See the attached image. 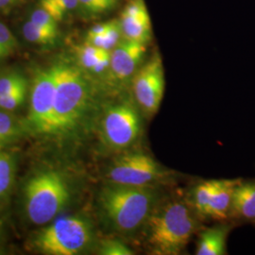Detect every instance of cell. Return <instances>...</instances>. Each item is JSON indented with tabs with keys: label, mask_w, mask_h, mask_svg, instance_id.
<instances>
[{
	"label": "cell",
	"mask_w": 255,
	"mask_h": 255,
	"mask_svg": "<svg viewBox=\"0 0 255 255\" xmlns=\"http://www.w3.org/2000/svg\"><path fill=\"white\" fill-rule=\"evenodd\" d=\"M55 76L54 115L52 134L76 127L90 102V83L81 67L69 62L52 65Z\"/></svg>",
	"instance_id": "obj_1"
},
{
	"label": "cell",
	"mask_w": 255,
	"mask_h": 255,
	"mask_svg": "<svg viewBox=\"0 0 255 255\" xmlns=\"http://www.w3.org/2000/svg\"><path fill=\"white\" fill-rule=\"evenodd\" d=\"M156 196L150 186H129L113 183L102 189L101 209L111 224L120 232L140 228L151 216Z\"/></svg>",
	"instance_id": "obj_2"
},
{
	"label": "cell",
	"mask_w": 255,
	"mask_h": 255,
	"mask_svg": "<svg viewBox=\"0 0 255 255\" xmlns=\"http://www.w3.org/2000/svg\"><path fill=\"white\" fill-rule=\"evenodd\" d=\"M195 228L190 209L182 202H169L147 219V244L156 255H180Z\"/></svg>",
	"instance_id": "obj_3"
},
{
	"label": "cell",
	"mask_w": 255,
	"mask_h": 255,
	"mask_svg": "<svg viewBox=\"0 0 255 255\" xmlns=\"http://www.w3.org/2000/svg\"><path fill=\"white\" fill-rule=\"evenodd\" d=\"M70 199L64 177L53 170L35 174L25 187V209L28 219L44 225L60 214Z\"/></svg>",
	"instance_id": "obj_4"
},
{
	"label": "cell",
	"mask_w": 255,
	"mask_h": 255,
	"mask_svg": "<svg viewBox=\"0 0 255 255\" xmlns=\"http://www.w3.org/2000/svg\"><path fill=\"white\" fill-rule=\"evenodd\" d=\"M92 226L87 219L77 216L57 219L41 230L34 238L37 249L49 255H76L92 240Z\"/></svg>",
	"instance_id": "obj_5"
},
{
	"label": "cell",
	"mask_w": 255,
	"mask_h": 255,
	"mask_svg": "<svg viewBox=\"0 0 255 255\" xmlns=\"http://www.w3.org/2000/svg\"><path fill=\"white\" fill-rule=\"evenodd\" d=\"M55 76L52 66L38 70L31 85L27 123L37 133L52 134L54 115Z\"/></svg>",
	"instance_id": "obj_6"
},
{
	"label": "cell",
	"mask_w": 255,
	"mask_h": 255,
	"mask_svg": "<svg viewBox=\"0 0 255 255\" xmlns=\"http://www.w3.org/2000/svg\"><path fill=\"white\" fill-rule=\"evenodd\" d=\"M131 83L138 106L147 116H154L161 106L165 86L164 64L159 52L141 65Z\"/></svg>",
	"instance_id": "obj_7"
},
{
	"label": "cell",
	"mask_w": 255,
	"mask_h": 255,
	"mask_svg": "<svg viewBox=\"0 0 255 255\" xmlns=\"http://www.w3.org/2000/svg\"><path fill=\"white\" fill-rule=\"evenodd\" d=\"M141 118L136 107L123 102L107 110L102 120V134L105 142L116 149L131 146L139 136Z\"/></svg>",
	"instance_id": "obj_8"
},
{
	"label": "cell",
	"mask_w": 255,
	"mask_h": 255,
	"mask_svg": "<svg viewBox=\"0 0 255 255\" xmlns=\"http://www.w3.org/2000/svg\"><path fill=\"white\" fill-rule=\"evenodd\" d=\"M167 172L152 157L145 153H128L119 157L110 167L108 177L114 183L129 186H150Z\"/></svg>",
	"instance_id": "obj_9"
},
{
	"label": "cell",
	"mask_w": 255,
	"mask_h": 255,
	"mask_svg": "<svg viewBox=\"0 0 255 255\" xmlns=\"http://www.w3.org/2000/svg\"><path fill=\"white\" fill-rule=\"evenodd\" d=\"M147 45L123 38L111 51L109 71L112 78L120 82L132 80L143 64Z\"/></svg>",
	"instance_id": "obj_10"
},
{
	"label": "cell",
	"mask_w": 255,
	"mask_h": 255,
	"mask_svg": "<svg viewBox=\"0 0 255 255\" xmlns=\"http://www.w3.org/2000/svg\"><path fill=\"white\" fill-rule=\"evenodd\" d=\"M123 38L148 44L152 38V24L145 0H128L119 19Z\"/></svg>",
	"instance_id": "obj_11"
},
{
	"label": "cell",
	"mask_w": 255,
	"mask_h": 255,
	"mask_svg": "<svg viewBox=\"0 0 255 255\" xmlns=\"http://www.w3.org/2000/svg\"><path fill=\"white\" fill-rule=\"evenodd\" d=\"M237 180H216V186L206 216L214 219H225L232 207L235 188L239 183Z\"/></svg>",
	"instance_id": "obj_12"
},
{
	"label": "cell",
	"mask_w": 255,
	"mask_h": 255,
	"mask_svg": "<svg viewBox=\"0 0 255 255\" xmlns=\"http://www.w3.org/2000/svg\"><path fill=\"white\" fill-rule=\"evenodd\" d=\"M76 54L82 68L91 73L101 74L109 70L111 51L85 42L84 45L76 46Z\"/></svg>",
	"instance_id": "obj_13"
},
{
	"label": "cell",
	"mask_w": 255,
	"mask_h": 255,
	"mask_svg": "<svg viewBox=\"0 0 255 255\" xmlns=\"http://www.w3.org/2000/svg\"><path fill=\"white\" fill-rule=\"evenodd\" d=\"M231 209L242 219H255V182L237 184Z\"/></svg>",
	"instance_id": "obj_14"
},
{
	"label": "cell",
	"mask_w": 255,
	"mask_h": 255,
	"mask_svg": "<svg viewBox=\"0 0 255 255\" xmlns=\"http://www.w3.org/2000/svg\"><path fill=\"white\" fill-rule=\"evenodd\" d=\"M228 227H215L208 229L201 234L198 243L196 255H223L226 254V239Z\"/></svg>",
	"instance_id": "obj_15"
},
{
	"label": "cell",
	"mask_w": 255,
	"mask_h": 255,
	"mask_svg": "<svg viewBox=\"0 0 255 255\" xmlns=\"http://www.w3.org/2000/svg\"><path fill=\"white\" fill-rule=\"evenodd\" d=\"M58 33L59 32L39 27L30 21H27L23 27V34L26 40L36 45H52L58 38Z\"/></svg>",
	"instance_id": "obj_16"
},
{
	"label": "cell",
	"mask_w": 255,
	"mask_h": 255,
	"mask_svg": "<svg viewBox=\"0 0 255 255\" xmlns=\"http://www.w3.org/2000/svg\"><path fill=\"white\" fill-rule=\"evenodd\" d=\"M122 39H123V34L120 27V23L119 19H117L113 27H111L107 32L99 36L86 38L85 42L88 44H91L93 46L112 51L116 46H118V44Z\"/></svg>",
	"instance_id": "obj_17"
},
{
	"label": "cell",
	"mask_w": 255,
	"mask_h": 255,
	"mask_svg": "<svg viewBox=\"0 0 255 255\" xmlns=\"http://www.w3.org/2000/svg\"><path fill=\"white\" fill-rule=\"evenodd\" d=\"M216 186V180L201 182L193 193V204L201 215L206 216Z\"/></svg>",
	"instance_id": "obj_18"
},
{
	"label": "cell",
	"mask_w": 255,
	"mask_h": 255,
	"mask_svg": "<svg viewBox=\"0 0 255 255\" xmlns=\"http://www.w3.org/2000/svg\"><path fill=\"white\" fill-rule=\"evenodd\" d=\"M14 178V162L10 155L0 150V197L9 191Z\"/></svg>",
	"instance_id": "obj_19"
},
{
	"label": "cell",
	"mask_w": 255,
	"mask_h": 255,
	"mask_svg": "<svg viewBox=\"0 0 255 255\" xmlns=\"http://www.w3.org/2000/svg\"><path fill=\"white\" fill-rule=\"evenodd\" d=\"M18 123L9 112L0 110V147L9 143L18 132Z\"/></svg>",
	"instance_id": "obj_20"
},
{
	"label": "cell",
	"mask_w": 255,
	"mask_h": 255,
	"mask_svg": "<svg viewBox=\"0 0 255 255\" xmlns=\"http://www.w3.org/2000/svg\"><path fill=\"white\" fill-rule=\"evenodd\" d=\"M27 85L22 86L15 91L11 92L6 96L0 97V110L10 112L18 108L26 99Z\"/></svg>",
	"instance_id": "obj_21"
},
{
	"label": "cell",
	"mask_w": 255,
	"mask_h": 255,
	"mask_svg": "<svg viewBox=\"0 0 255 255\" xmlns=\"http://www.w3.org/2000/svg\"><path fill=\"white\" fill-rule=\"evenodd\" d=\"M26 85H27L26 78L18 73L8 74L0 77V97L6 96Z\"/></svg>",
	"instance_id": "obj_22"
},
{
	"label": "cell",
	"mask_w": 255,
	"mask_h": 255,
	"mask_svg": "<svg viewBox=\"0 0 255 255\" xmlns=\"http://www.w3.org/2000/svg\"><path fill=\"white\" fill-rule=\"evenodd\" d=\"M30 22L39 27H44L48 30L59 32L57 21L44 9H37L30 15Z\"/></svg>",
	"instance_id": "obj_23"
},
{
	"label": "cell",
	"mask_w": 255,
	"mask_h": 255,
	"mask_svg": "<svg viewBox=\"0 0 255 255\" xmlns=\"http://www.w3.org/2000/svg\"><path fill=\"white\" fill-rule=\"evenodd\" d=\"M100 254L103 255H132L134 253L119 240H105L101 243Z\"/></svg>",
	"instance_id": "obj_24"
},
{
	"label": "cell",
	"mask_w": 255,
	"mask_h": 255,
	"mask_svg": "<svg viewBox=\"0 0 255 255\" xmlns=\"http://www.w3.org/2000/svg\"><path fill=\"white\" fill-rule=\"evenodd\" d=\"M17 46V40L12 35L9 27L0 22V48L3 50L6 56H9L15 51Z\"/></svg>",
	"instance_id": "obj_25"
},
{
	"label": "cell",
	"mask_w": 255,
	"mask_h": 255,
	"mask_svg": "<svg viewBox=\"0 0 255 255\" xmlns=\"http://www.w3.org/2000/svg\"><path fill=\"white\" fill-rule=\"evenodd\" d=\"M79 8L89 16H97L104 13L99 0H79Z\"/></svg>",
	"instance_id": "obj_26"
},
{
	"label": "cell",
	"mask_w": 255,
	"mask_h": 255,
	"mask_svg": "<svg viewBox=\"0 0 255 255\" xmlns=\"http://www.w3.org/2000/svg\"><path fill=\"white\" fill-rule=\"evenodd\" d=\"M116 20H117V19H113V20H110V21H107V22L101 23V24H98V25L92 27L91 28L88 30V32H87L86 38L99 36V35H101V34L107 32L110 28L113 27V25L115 24Z\"/></svg>",
	"instance_id": "obj_27"
},
{
	"label": "cell",
	"mask_w": 255,
	"mask_h": 255,
	"mask_svg": "<svg viewBox=\"0 0 255 255\" xmlns=\"http://www.w3.org/2000/svg\"><path fill=\"white\" fill-rule=\"evenodd\" d=\"M62 0H40V5L42 9L46 10L50 15L53 12L56 6L61 2Z\"/></svg>",
	"instance_id": "obj_28"
},
{
	"label": "cell",
	"mask_w": 255,
	"mask_h": 255,
	"mask_svg": "<svg viewBox=\"0 0 255 255\" xmlns=\"http://www.w3.org/2000/svg\"><path fill=\"white\" fill-rule=\"evenodd\" d=\"M99 1L104 13L116 9V7L119 4V0H99Z\"/></svg>",
	"instance_id": "obj_29"
},
{
	"label": "cell",
	"mask_w": 255,
	"mask_h": 255,
	"mask_svg": "<svg viewBox=\"0 0 255 255\" xmlns=\"http://www.w3.org/2000/svg\"><path fill=\"white\" fill-rule=\"evenodd\" d=\"M24 0H0V10H7L18 5Z\"/></svg>",
	"instance_id": "obj_30"
},
{
	"label": "cell",
	"mask_w": 255,
	"mask_h": 255,
	"mask_svg": "<svg viewBox=\"0 0 255 255\" xmlns=\"http://www.w3.org/2000/svg\"><path fill=\"white\" fill-rule=\"evenodd\" d=\"M7 56H6V54L3 52V50L0 48V61L2 60V59H4V58H6Z\"/></svg>",
	"instance_id": "obj_31"
}]
</instances>
